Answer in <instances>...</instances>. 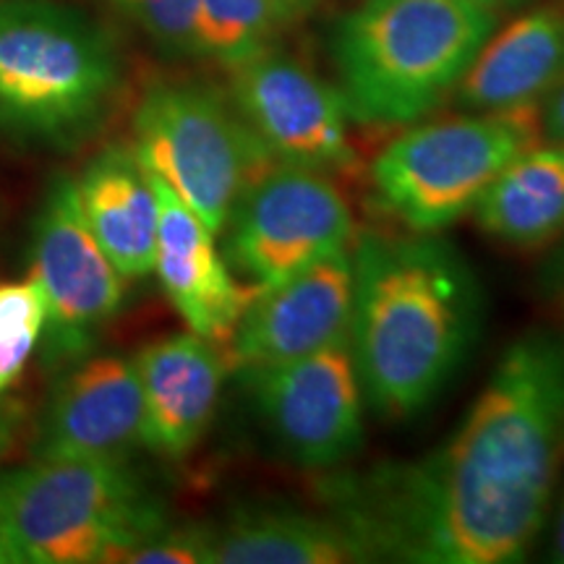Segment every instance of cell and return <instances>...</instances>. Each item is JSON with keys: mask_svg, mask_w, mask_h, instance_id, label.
<instances>
[{"mask_svg": "<svg viewBox=\"0 0 564 564\" xmlns=\"http://www.w3.org/2000/svg\"><path fill=\"white\" fill-rule=\"evenodd\" d=\"M562 468L564 337L531 329L434 453L327 494L371 560L507 564L544 528Z\"/></svg>", "mask_w": 564, "mask_h": 564, "instance_id": "cell-1", "label": "cell"}, {"mask_svg": "<svg viewBox=\"0 0 564 564\" xmlns=\"http://www.w3.org/2000/svg\"><path fill=\"white\" fill-rule=\"evenodd\" d=\"M352 253L348 345L366 405L384 421L426 411L468 356L481 291L436 232H364Z\"/></svg>", "mask_w": 564, "mask_h": 564, "instance_id": "cell-2", "label": "cell"}, {"mask_svg": "<svg viewBox=\"0 0 564 564\" xmlns=\"http://www.w3.org/2000/svg\"><path fill=\"white\" fill-rule=\"evenodd\" d=\"M494 30L497 11L474 0H364L333 34L350 121L419 123L453 97Z\"/></svg>", "mask_w": 564, "mask_h": 564, "instance_id": "cell-3", "label": "cell"}, {"mask_svg": "<svg viewBox=\"0 0 564 564\" xmlns=\"http://www.w3.org/2000/svg\"><path fill=\"white\" fill-rule=\"evenodd\" d=\"M0 525L24 562H123L165 512L118 457H34L0 476Z\"/></svg>", "mask_w": 564, "mask_h": 564, "instance_id": "cell-4", "label": "cell"}, {"mask_svg": "<svg viewBox=\"0 0 564 564\" xmlns=\"http://www.w3.org/2000/svg\"><path fill=\"white\" fill-rule=\"evenodd\" d=\"M121 68L110 40L51 0H0V133L68 144L102 118Z\"/></svg>", "mask_w": 564, "mask_h": 564, "instance_id": "cell-5", "label": "cell"}, {"mask_svg": "<svg viewBox=\"0 0 564 564\" xmlns=\"http://www.w3.org/2000/svg\"><path fill=\"white\" fill-rule=\"evenodd\" d=\"M539 141V105L415 126L373 158V194L411 232H442L470 215L491 181Z\"/></svg>", "mask_w": 564, "mask_h": 564, "instance_id": "cell-6", "label": "cell"}, {"mask_svg": "<svg viewBox=\"0 0 564 564\" xmlns=\"http://www.w3.org/2000/svg\"><path fill=\"white\" fill-rule=\"evenodd\" d=\"M133 152L215 232L274 160L236 105L202 84H154L133 112Z\"/></svg>", "mask_w": 564, "mask_h": 564, "instance_id": "cell-7", "label": "cell"}, {"mask_svg": "<svg viewBox=\"0 0 564 564\" xmlns=\"http://www.w3.org/2000/svg\"><path fill=\"white\" fill-rule=\"evenodd\" d=\"M228 259L251 285L272 288L356 238L350 204L329 175L272 165L230 215Z\"/></svg>", "mask_w": 564, "mask_h": 564, "instance_id": "cell-8", "label": "cell"}, {"mask_svg": "<svg viewBox=\"0 0 564 564\" xmlns=\"http://www.w3.org/2000/svg\"><path fill=\"white\" fill-rule=\"evenodd\" d=\"M253 405L280 453L306 470H335L364 447L366 400L348 340L249 371Z\"/></svg>", "mask_w": 564, "mask_h": 564, "instance_id": "cell-9", "label": "cell"}, {"mask_svg": "<svg viewBox=\"0 0 564 564\" xmlns=\"http://www.w3.org/2000/svg\"><path fill=\"white\" fill-rule=\"evenodd\" d=\"M32 262L47 301V352L58 361L84 356L95 335L121 312L126 278L91 236L76 181L68 175H58L42 204Z\"/></svg>", "mask_w": 564, "mask_h": 564, "instance_id": "cell-10", "label": "cell"}, {"mask_svg": "<svg viewBox=\"0 0 564 564\" xmlns=\"http://www.w3.org/2000/svg\"><path fill=\"white\" fill-rule=\"evenodd\" d=\"M230 100L274 165L324 175L356 167L340 91L274 47L230 70Z\"/></svg>", "mask_w": 564, "mask_h": 564, "instance_id": "cell-11", "label": "cell"}, {"mask_svg": "<svg viewBox=\"0 0 564 564\" xmlns=\"http://www.w3.org/2000/svg\"><path fill=\"white\" fill-rule=\"evenodd\" d=\"M350 312L352 253L345 249L259 291L232 333V364L264 369L348 340Z\"/></svg>", "mask_w": 564, "mask_h": 564, "instance_id": "cell-12", "label": "cell"}, {"mask_svg": "<svg viewBox=\"0 0 564 564\" xmlns=\"http://www.w3.org/2000/svg\"><path fill=\"white\" fill-rule=\"evenodd\" d=\"M152 183L160 204L154 272L162 291L194 335L220 348L230 345L243 312L262 288L232 278L217 251L215 232L167 183L158 175Z\"/></svg>", "mask_w": 564, "mask_h": 564, "instance_id": "cell-13", "label": "cell"}, {"mask_svg": "<svg viewBox=\"0 0 564 564\" xmlns=\"http://www.w3.org/2000/svg\"><path fill=\"white\" fill-rule=\"evenodd\" d=\"M144 444V398L133 358L97 356L63 379L42 415L34 457H118Z\"/></svg>", "mask_w": 564, "mask_h": 564, "instance_id": "cell-14", "label": "cell"}, {"mask_svg": "<svg viewBox=\"0 0 564 564\" xmlns=\"http://www.w3.org/2000/svg\"><path fill=\"white\" fill-rule=\"evenodd\" d=\"M144 398V447L167 460L192 455L220 400L228 358L188 333L160 337L133 358Z\"/></svg>", "mask_w": 564, "mask_h": 564, "instance_id": "cell-15", "label": "cell"}, {"mask_svg": "<svg viewBox=\"0 0 564 564\" xmlns=\"http://www.w3.org/2000/svg\"><path fill=\"white\" fill-rule=\"evenodd\" d=\"M564 82V9L541 6L494 30L453 91L468 112L539 105Z\"/></svg>", "mask_w": 564, "mask_h": 564, "instance_id": "cell-16", "label": "cell"}, {"mask_svg": "<svg viewBox=\"0 0 564 564\" xmlns=\"http://www.w3.org/2000/svg\"><path fill=\"white\" fill-rule=\"evenodd\" d=\"M91 236L126 280L154 272L160 204L150 171L133 147H108L76 181Z\"/></svg>", "mask_w": 564, "mask_h": 564, "instance_id": "cell-17", "label": "cell"}, {"mask_svg": "<svg viewBox=\"0 0 564 564\" xmlns=\"http://www.w3.org/2000/svg\"><path fill=\"white\" fill-rule=\"evenodd\" d=\"M361 541L335 518L293 507H251L212 528V564L369 562Z\"/></svg>", "mask_w": 564, "mask_h": 564, "instance_id": "cell-18", "label": "cell"}, {"mask_svg": "<svg viewBox=\"0 0 564 564\" xmlns=\"http://www.w3.org/2000/svg\"><path fill=\"white\" fill-rule=\"evenodd\" d=\"M470 215L486 236L535 251L564 232V144L546 141L505 167Z\"/></svg>", "mask_w": 564, "mask_h": 564, "instance_id": "cell-19", "label": "cell"}, {"mask_svg": "<svg viewBox=\"0 0 564 564\" xmlns=\"http://www.w3.org/2000/svg\"><path fill=\"white\" fill-rule=\"evenodd\" d=\"M288 13L278 0H199L196 3V58L230 70L272 51Z\"/></svg>", "mask_w": 564, "mask_h": 564, "instance_id": "cell-20", "label": "cell"}, {"mask_svg": "<svg viewBox=\"0 0 564 564\" xmlns=\"http://www.w3.org/2000/svg\"><path fill=\"white\" fill-rule=\"evenodd\" d=\"M47 301L37 278L0 282V394L17 382L45 335Z\"/></svg>", "mask_w": 564, "mask_h": 564, "instance_id": "cell-21", "label": "cell"}, {"mask_svg": "<svg viewBox=\"0 0 564 564\" xmlns=\"http://www.w3.org/2000/svg\"><path fill=\"white\" fill-rule=\"evenodd\" d=\"M196 3L199 0H110L118 17L167 58H196Z\"/></svg>", "mask_w": 564, "mask_h": 564, "instance_id": "cell-22", "label": "cell"}, {"mask_svg": "<svg viewBox=\"0 0 564 564\" xmlns=\"http://www.w3.org/2000/svg\"><path fill=\"white\" fill-rule=\"evenodd\" d=\"M129 564H212V528H162L133 549Z\"/></svg>", "mask_w": 564, "mask_h": 564, "instance_id": "cell-23", "label": "cell"}, {"mask_svg": "<svg viewBox=\"0 0 564 564\" xmlns=\"http://www.w3.org/2000/svg\"><path fill=\"white\" fill-rule=\"evenodd\" d=\"M541 139L564 144V82L539 102Z\"/></svg>", "mask_w": 564, "mask_h": 564, "instance_id": "cell-24", "label": "cell"}, {"mask_svg": "<svg viewBox=\"0 0 564 564\" xmlns=\"http://www.w3.org/2000/svg\"><path fill=\"white\" fill-rule=\"evenodd\" d=\"M539 288L546 295L564 299V232L554 241V251L549 253L539 274Z\"/></svg>", "mask_w": 564, "mask_h": 564, "instance_id": "cell-25", "label": "cell"}, {"mask_svg": "<svg viewBox=\"0 0 564 564\" xmlns=\"http://www.w3.org/2000/svg\"><path fill=\"white\" fill-rule=\"evenodd\" d=\"M552 560L564 564V497H562L560 507H556L554 535H552Z\"/></svg>", "mask_w": 564, "mask_h": 564, "instance_id": "cell-26", "label": "cell"}, {"mask_svg": "<svg viewBox=\"0 0 564 564\" xmlns=\"http://www.w3.org/2000/svg\"><path fill=\"white\" fill-rule=\"evenodd\" d=\"M19 562H24L21 560L19 549L13 546L11 535L6 533L3 525H0V564H19Z\"/></svg>", "mask_w": 564, "mask_h": 564, "instance_id": "cell-27", "label": "cell"}, {"mask_svg": "<svg viewBox=\"0 0 564 564\" xmlns=\"http://www.w3.org/2000/svg\"><path fill=\"white\" fill-rule=\"evenodd\" d=\"M278 3H280V9L288 13V19L293 21V19H299L301 13L312 11L316 0H278Z\"/></svg>", "mask_w": 564, "mask_h": 564, "instance_id": "cell-28", "label": "cell"}, {"mask_svg": "<svg viewBox=\"0 0 564 564\" xmlns=\"http://www.w3.org/2000/svg\"><path fill=\"white\" fill-rule=\"evenodd\" d=\"M474 3H481L486 9H502V6H514V3H523V0H474Z\"/></svg>", "mask_w": 564, "mask_h": 564, "instance_id": "cell-29", "label": "cell"}, {"mask_svg": "<svg viewBox=\"0 0 564 564\" xmlns=\"http://www.w3.org/2000/svg\"><path fill=\"white\" fill-rule=\"evenodd\" d=\"M9 434H11V429H9V421H6L3 415H0V455H3L6 444H9Z\"/></svg>", "mask_w": 564, "mask_h": 564, "instance_id": "cell-30", "label": "cell"}]
</instances>
